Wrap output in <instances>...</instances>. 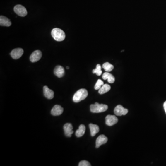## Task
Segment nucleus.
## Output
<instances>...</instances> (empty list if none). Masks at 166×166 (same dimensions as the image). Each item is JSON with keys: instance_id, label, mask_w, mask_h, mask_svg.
<instances>
[{"instance_id": "18", "label": "nucleus", "mask_w": 166, "mask_h": 166, "mask_svg": "<svg viewBox=\"0 0 166 166\" xmlns=\"http://www.w3.org/2000/svg\"><path fill=\"white\" fill-rule=\"evenodd\" d=\"M111 87L109 85L107 84L103 85L99 90V93L100 94H103L110 90Z\"/></svg>"}, {"instance_id": "10", "label": "nucleus", "mask_w": 166, "mask_h": 166, "mask_svg": "<svg viewBox=\"0 0 166 166\" xmlns=\"http://www.w3.org/2000/svg\"><path fill=\"white\" fill-rule=\"evenodd\" d=\"M63 128L66 136L67 137H71L72 134L73 133V126L72 124L69 123H66L64 125Z\"/></svg>"}, {"instance_id": "6", "label": "nucleus", "mask_w": 166, "mask_h": 166, "mask_svg": "<svg viewBox=\"0 0 166 166\" xmlns=\"http://www.w3.org/2000/svg\"><path fill=\"white\" fill-rule=\"evenodd\" d=\"M24 53V50L21 48H16L11 51L10 55L13 59L16 60L22 57Z\"/></svg>"}, {"instance_id": "9", "label": "nucleus", "mask_w": 166, "mask_h": 166, "mask_svg": "<svg viewBox=\"0 0 166 166\" xmlns=\"http://www.w3.org/2000/svg\"><path fill=\"white\" fill-rule=\"evenodd\" d=\"M63 108L59 105H55L52 108L51 114L54 116H59L62 114L63 112Z\"/></svg>"}, {"instance_id": "23", "label": "nucleus", "mask_w": 166, "mask_h": 166, "mask_svg": "<svg viewBox=\"0 0 166 166\" xmlns=\"http://www.w3.org/2000/svg\"><path fill=\"white\" fill-rule=\"evenodd\" d=\"M163 107H164V110H165L166 114V101L164 102V104H163Z\"/></svg>"}, {"instance_id": "11", "label": "nucleus", "mask_w": 166, "mask_h": 166, "mask_svg": "<svg viewBox=\"0 0 166 166\" xmlns=\"http://www.w3.org/2000/svg\"><path fill=\"white\" fill-rule=\"evenodd\" d=\"M107 138L104 135H101L97 138L96 140V147L98 148L102 144H105L107 142Z\"/></svg>"}, {"instance_id": "13", "label": "nucleus", "mask_w": 166, "mask_h": 166, "mask_svg": "<svg viewBox=\"0 0 166 166\" xmlns=\"http://www.w3.org/2000/svg\"><path fill=\"white\" fill-rule=\"evenodd\" d=\"M44 94L45 97L49 99H52L54 97V92L49 89L47 86L44 87Z\"/></svg>"}, {"instance_id": "14", "label": "nucleus", "mask_w": 166, "mask_h": 166, "mask_svg": "<svg viewBox=\"0 0 166 166\" xmlns=\"http://www.w3.org/2000/svg\"><path fill=\"white\" fill-rule=\"evenodd\" d=\"M12 23L11 21L8 18L4 16H0V25L2 26H10Z\"/></svg>"}, {"instance_id": "24", "label": "nucleus", "mask_w": 166, "mask_h": 166, "mask_svg": "<svg viewBox=\"0 0 166 166\" xmlns=\"http://www.w3.org/2000/svg\"><path fill=\"white\" fill-rule=\"evenodd\" d=\"M69 69V66L66 67V69Z\"/></svg>"}, {"instance_id": "7", "label": "nucleus", "mask_w": 166, "mask_h": 166, "mask_svg": "<svg viewBox=\"0 0 166 166\" xmlns=\"http://www.w3.org/2000/svg\"><path fill=\"white\" fill-rule=\"evenodd\" d=\"M42 56V53L40 50H37L34 51L30 55V59L31 62H36L40 60Z\"/></svg>"}, {"instance_id": "5", "label": "nucleus", "mask_w": 166, "mask_h": 166, "mask_svg": "<svg viewBox=\"0 0 166 166\" xmlns=\"http://www.w3.org/2000/svg\"><path fill=\"white\" fill-rule=\"evenodd\" d=\"M128 109H125L121 105L117 106L114 109V114L117 116L126 115L128 113Z\"/></svg>"}, {"instance_id": "1", "label": "nucleus", "mask_w": 166, "mask_h": 166, "mask_svg": "<svg viewBox=\"0 0 166 166\" xmlns=\"http://www.w3.org/2000/svg\"><path fill=\"white\" fill-rule=\"evenodd\" d=\"M51 35L53 38L58 42L62 41L65 39L66 35L64 31L58 28H55L52 30Z\"/></svg>"}, {"instance_id": "8", "label": "nucleus", "mask_w": 166, "mask_h": 166, "mask_svg": "<svg viewBox=\"0 0 166 166\" xmlns=\"http://www.w3.org/2000/svg\"><path fill=\"white\" fill-rule=\"evenodd\" d=\"M105 119L106 124L109 126L115 125L118 121V119L115 115H107Z\"/></svg>"}, {"instance_id": "22", "label": "nucleus", "mask_w": 166, "mask_h": 166, "mask_svg": "<svg viewBox=\"0 0 166 166\" xmlns=\"http://www.w3.org/2000/svg\"><path fill=\"white\" fill-rule=\"evenodd\" d=\"M78 166H91V164L88 161H81L80 162H79V164H78Z\"/></svg>"}, {"instance_id": "3", "label": "nucleus", "mask_w": 166, "mask_h": 166, "mask_svg": "<svg viewBox=\"0 0 166 166\" xmlns=\"http://www.w3.org/2000/svg\"><path fill=\"white\" fill-rule=\"evenodd\" d=\"M108 109V106L106 104H99L96 102L90 106V110L92 113H99L105 112Z\"/></svg>"}, {"instance_id": "12", "label": "nucleus", "mask_w": 166, "mask_h": 166, "mask_svg": "<svg viewBox=\"0 0 166 166\" xmlns=\"http://www.w3.org/2000/svg\"><path fill=\"white\" fill-rule=\"evenodd\" d=\"M54 74L58 78H61L65 74V69L63 66H57L54 69Z\"/></svg>"}, {"instance_id": "2", "label": "nucleus", "mask_w": 166, "mask_h": 166, "mask_svg": "<svg viewBox=\"0 0 166 166\" xmlns=\"http://www.w3.org/2000/svg\"><path fill=\"white\" fill-rule=\"evenodd\" d=\"M87 90L85 89H80L74 95L73 101L74 102H78L85 99L88 96Z\"/></svg>"}, {"instance_id": "20", "label": "nucleus", "mask_w": 166, "mask_h": 166, "mask_svg": "<svg viewBox=\"0 0 166 166\" xmlns=\"http://www.w3.org/2000/svg\"><path fill=\"white\" fill-rule=\"evenodd\" d=\"M102 67L100 64H97L96 68L92 71L93 73H96L97 76H100L102 73V71L101 70Z\"/></svg>"}, {"instance_id": "15", "label": "nucleus", "mask_w": 166, "mask_h": 166, "mask_svg": "<svg viewBox=\"0 0 166 166\" xmlns=\"http://www.w3.org/2000/svg\"><path fill=\"white\" fill-rule=\"evenodd\" d=\"M102 78L104 80H107L108 82L111 84H113L115 81V78L114 76L108 72L104 73L102 75Z\"/></svg>"}, {"instance_id": "17", "label": "nucleus", "mask_w": 166, "mask_h": 166, "mask_svg": "<svg viewBox=\"0 0 166 166\" xmlns=\"http://www.w3.org/2000/svg\"><path fill=\"white\" fill-rule=\"evenodd\" d=\"M85 131V125L82 124L79 126L78 129L76 131L75 135L78 138L82 137L84 135Z\"/></svg>"}, {"instance_id": "21", "label": "nucleus", "mask_w": 166, "mask_h": 166, "mask_svg": "<svg viewBox=\"0 0 166 166\" xmlns=\"http://www.w3.org/2000/svg\"><path fill=\"white\" fill-rule=\"evenodd\" d=\"M104 85V83L102 81L101 79H98L97 81V83H96V85H95V89L96 90H99V89L102 87L103 85Z\"/></svg>"}, {"instance_id": "16", "label": "nucleus", "mask_w": 166, "mask_h": 166, "mask_svg": "<svg viewBox=\"0 0 166 166\" xmlns=\"http://www.w3.org/2000/svg\"><path fill=\"white\" fill-rule=\"evenodd\" d=\"M89 127L90 129V134L92 137L96 135L99 131V127L97 125L93 124L92 123L89 124Z\"/></svg>"}, {"instance_id": "4", "label": "nucleus", "mask_w": 166, "mask_h": 166, "mask_svg": "<svg viewBox=\"0 0 166 166\" xmlns=\"http://www.w3.org/2000/svg\"><path fill=\"white\" fill-rule=\"evenodd\" d=\"M14 11L18 16L25 17L27 14V11L25 7L21 5H17L14 8Z\"/></svg>"}, {"instance_id": "19", "label": "nucleus", "mask_w": 166, "mask_h": 166, "mask_svg": "<svg viewBox=\"0 0 166 166\" xmlns=\"http://www.w3.org/2000/svg\"><path fill=\"white\" fill-rule=\"evenodd\" d=\"M102 67L105 70L106 72H109L113 70L114 68V66L113 65L109 63V62H105L102 65Z\"/></svg>"}]
</instances>
